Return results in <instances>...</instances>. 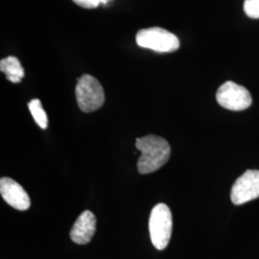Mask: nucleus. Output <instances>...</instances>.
<instances>
[{"mask_svg":"<svg viewBox=\"0 0 259 259\" xmlns=\"http://www.w3.org/2000/svg\"><path fill=\"white\" fill-rule=\"evenodd\" d=\"M136 147L141 153L138 160L140 174L157 171L166 163L171 155V148L166 139L153 135L137 139Z\"/></svg>","mask_w":259,"mask_h":259,"instance_id":"f257e3e1","label":"nucleus"},{"mask_svg":"<svg viewBox=\"0 0 259 259\" xmlns=\"http://www.w3.org/2000/svg\"><path fill=\"white\" fill-rule=\"evenodd\" d=\"M173 229L172 213L168 205L157 204L149 218V232L152 244L157 250H164L169 244Z\"/></svg>","mask_w":259,"mask_h":259,"instance_id":"f03ea898","label":"nucleus"},{"mask_svg":"<svg viewBox=\"0 0 259 259\" xmlns=\"http://www.w3.org/2000/svg\"><path fill=\"white\" fill-rule=\"evenodd\" d=\"M75 94L78 106L83 112L97 111L105 102L103 87L92 75L84 74L78 79Z\"/></svg>","mask_w":259,"mask_h":259,"instance_id":"7ed1b4c3","label":"nucleus"},{"mask_svg":"<svg viewBox=\"0 0 259 259\" xmlns=\"http://www.w3.org/2000/svg\"><path fill=\"white\" fill-rule=\"evenodd\" d=\"M138 46L159 53L174 52L180 48V40L174 34L159 27L141 29L136 37Z\"/></svg>","mask_w":259,"mask_h":259,"instance_id":"20e7f679","label":"nucleus"},{"mask_svg":"<svg viewBox=\"0 0 259 259\" xmlns=\"http://www.w3.org/2000/svg\"><path fill=\"white\" fill-rule=\"evenodd\" d=\"M216 99L223 108L231 111L246 110L252 103L249 91L232 81L223 83L218 89Z\"/></svg>","mask_w":259,"mask_h":259,"instance_id":"39448f33","label":"nucleus"},{"mask_svg":"<svg viewBox=\"0 0 259 259\" xmlns=\"http://www.w3.org/2000/svg\"><path fill=\"white\" fill-rule=\"evenodd\" d=\"M259 197V170L246 171L232 186L231 199L236 205L246 204Z\"/></svg>","mask_w":259,"mask_h":259,"instance_id":"423d86ee","label":"nucleus"},{"mask_svg":"<svg viewBox=\"0 0 259 259\" xmlns=\"http://www.w3.org/2000/svg\"><path fill=\"white\" fill-rule=\"evenodd\" d=\"M0 194L3 200L18 210H27L30 207V198L24 188L11 178H1Z\"/></svg>","mask_w":259,"mask_h":259,"instance_id":"0eeeda50","label":"nucleus"},{"mask_svg":"<svg viewBox=\"0 0 259 259\" xmlns=\"http://www.w3.org/2000/svg\"><path fill=\"white\" fill-rule=\"evenodd\" d=\"M96 231V217L92 211L84 210L76 220L70 232V238L76 244L84 245L93 239Z\"/></svg>","mask_w":259,"mask_h":259,"instance_id":"6e6552de","label":"nucleus"},{"mask_svg":"<svg viewBox=\"0 0 259 259\" xmlns=\"http://www.w3.org/2000/svg\"><path fill=\"white\" fill-rule=\"evenodd\" d=\"M0 70L6 75L7 80L12 83H20L21 79L24 77V69L19 59L14 56H9L1 60Z\"/></svg>","mask_w":259,"mask_h":259,"instance_id":"1a4fd4ad","label":"nucleus"},{"mask_svg":"<svg viewBox=\"0 0 259 259\" xmlns=\"http://www.w3.org/2000/svg\"><path fill=\"white\" fill-rule=\"evenodd\" d=\"M28 108L34 118L37 122V125L41 129L46 130L48 126V119H47V112L44 110L41 103L38 99H33L28 104Z\"/></svg>","mask_w":259,"mask_h":259,"instance_id":"9d476101","label":"nucleus"},{"mask_svg":"<svg viewBox=\"0 0 259 259\" xmlns=\"http://www.w3.org/2000/svg\"><path fill=\"white\" fill-rule=\"evenodd\" d=\"M244 11L250 19H259V0H245Z\"/></svg>","mask_w":259,"mask_h":259,"instance_id":"9b49d317","label":"nucleus"},{"mask_svg":"<svg viewBox=\"0 0 259 259\" xmlns=\"http://www.w3.org/2000/svg\"><path fill=\"white\" fill-rule=\"evenodd\" d=\"M78 6L85 9H94L101 4V0H72Z\"/></svg>","mask_w":259,"mask_h":259,"instance_id":"f8f14e48","label":"nucleus"},{"mask_svg":"<svg viewBox=\"0 0 259 259\" xmlns=\"http://www.w3.org/2000/svg\"><path fill=\"white\" fill-rule=\"evenodd\" d=\"M109 1H111V0H101V3L102 4H107Z\"/></svg>","mask_w":259,"mask_h":259,"instance_id":"ddd939ff","label":"nucleus"}]
</instances>
